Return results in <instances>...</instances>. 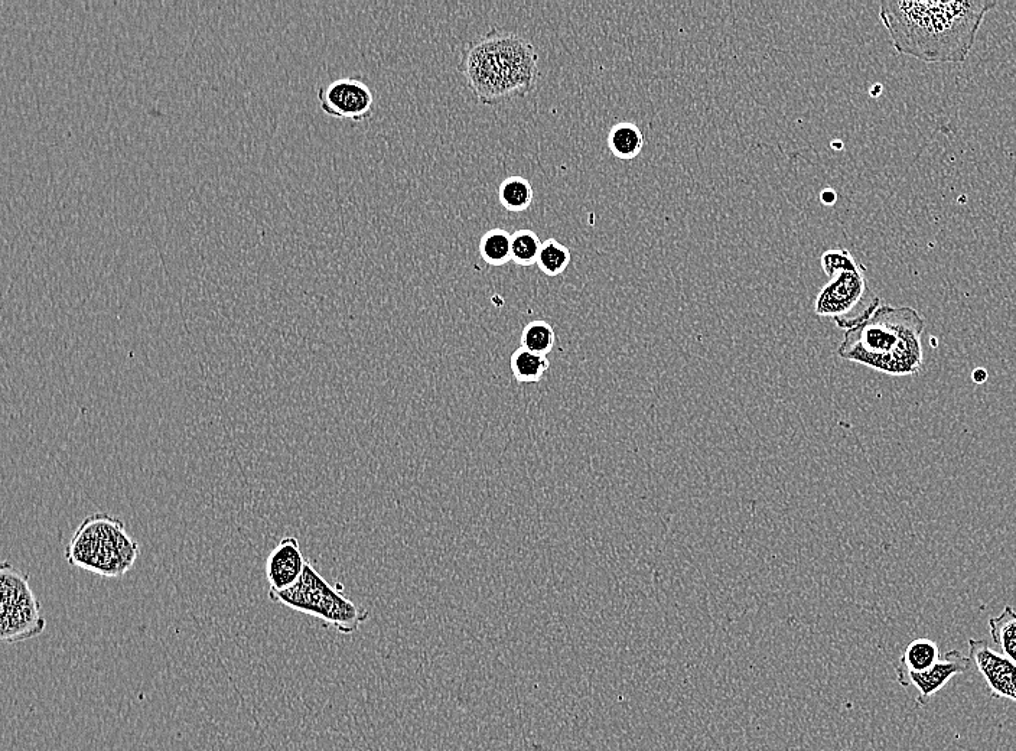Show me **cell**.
I'll return each mask as SVG.
<instances>
[{
    "mask_svg": "<svg viewBox=\"0 0 1016 751\" xmlns=\"http://www.w3.org/2000/svg\"><path fill=\"white\" fill-rule=\"evenodd\" d=\"M996 8L991 0L882 2L879 19L895 50L924 63L960 64L976 41L983 19Z\"/></svg>",
    "mask_w": 1016,
    "mask_h": 751,
    "instance_id": "obj_1",
    "label": "cell"
},
{
    "mask_svg": "<svg viewBox=\"0 0 1016 751\" xmlns=\"http://www.w3.org/2000/svg\"><path fill=\"white\" fill-rule=\"evenodd\" d=\"M458 71L478 103L490 106L529 96L540 77L532 42L498 28L462 45Z\"/></svg>",
    "mask_w": 1016,
    "mask_h": 751,
    "instance_id": "obj_2",
    "label": "cell"
},
{
    "mask_svg": "<svg viewBox=\"0 0 1016 751\" xmlns=\"http://www.w3.org/2000/svg\"><path fill=\"white\" fill-rule=\"evenodd\" d=\"M924 318L910 307H879L865 323L846 331L840 359L889 376H913L924 367Z\"/></svg>",
    "mask_w": 1016,
    "mask_h": 751,
    "instance_id": "obj_3",
    "label": "cell"
},
{
    "mask_svg": "<svg viewBox=\"0 0 1016 751\" xmlns=\"http://www.w3.org/2000/svg\"><path fill=\"white\" fill-rule=\"evenodd\" d=\"M139 554V545L127 535L125 523L106 513L84 519L65 548L68 564L106 578L123 577Z\"/></svg>",
    "mask_w": 1016,
    "mask_h": 751,
    "instance_id": "obj_4",
    "label": "cell"
},
{
    "mask_svg": "<svg viewBox=\"0 0 1016 751\" xmlns=\"http://www.w3.org/2000/svg\"><path fill=\"white\" fill-rule=\"evenodd\" d=\"M269 598L288 609L317 617L344 636L353 635L370 619L366 607L332 587L309 562L298 583L285 591H269Z\"/></svg>",
    "mask_w": 1016,
    "mask_h": 751,
    "instance_id": "obj_5",
    "label": "cell"
},
{
    "mask_svg": "<svg viewBox=\"0 0 1016 751\" xmlns=\"http://www.w3.org/2000/svg\"><path fill=\"white\" fill-rule=\"evenodd\" d=\"M879 308V298L869 288L864 265L836 273L817 294L814 312L830 318L843 330L865 323Z\"/></svg>",
    "mask_w": 1016,
    "mask_h": 751,
    "instance_id": "obj_6",
    "label": "cell"
},
{
    "mask_svg": "<svg viewBox=\"0 0 1016 751\" xmlns=\"http://www.w3.org/2000/svg\"><path fill=\"white\" fill-rule=\"evenodd\" d=\"M0 637L6 643H19L41 635L47 626L41 616L37 596L29 585V575L9 562L0 567Z\"/></svg>",
    "mask_w": 1016,
    "mask_h": 751,
    "instance_id": "obj_7",
    "label": "cell"
},
{
    "mask_svg": "<svg viewBox=\"0 0 1016 751\" xmlns=\"http://www.w3.org/2000/svg\"><path fill=\"white\" fill-rule=\"evenodd\" d=\"M322 112L335 119L366 122L374 112V91L361 77L340 78L318 89Z\"/></svg>",
    "mask_w": 1016,
    "mask_h": 751,
    "instance_id": "obj_8",
    "label": "cell"
},
{
    "mask_svg": "<svg viewBox=\"0 0 1016 751\" xmlns=\"http://www.w3.org/2000/svg\"><path fill=\"white\" fill-rule=\"evenodd\" d=\"M969 658L985 679L995 700L1016 704V663L996 652L986 640L970 639Z\"/></svg>",
    "mask_w": 1016,
    "mask_h": 751,
    "instance_id": "obj_9",
    "label": "cell"
},
{
    "mask_svg": "<svg viewBox=\"0 0 1016 751\" xmlns=\"http://www.w3.org/2000/svg\"><path fill=\"white\" fill-rule=\"evenodd\" d=\"M972 666L969 656L963 655L960 650H949L941 656L939 662L926 672L914 674V672L897 671V681L901 687H915L918 691V707H927L928 701L939 694L941 689L946 687L957 675H963Z\"/></svg>",
    "mask_w": 1016,
    "mask_h": 751,
    "instance_id": "obj_10",
    "label": "cell"
},
{
    "mask_svg": "<svg viewBox=\"0 0 1016 751\" xmlns=\"http://www.w3.org/2000/svg\"><path fill=\"white\" fill-rule=\"evenodd\" d=\"M308 561L304 558L295 536H286L275 546L266 559V578L269 591H285L298 583Z\"/></svg>",
    "mask_w": 1016,
    "mask_h": 751,
    "instance_id": "obj_11",
    "label": "cell"
},
{
    "mask_svg": "<svg viewBox=\"0 0 1016 751\" xmlns=\"http://www.w3.org/2000/svg\"><path fill=\"white\" fill-rule=\"evenodd\" d=\"M608 146L615 158L621 159V161H631L643 151V132L634 123H617L612 126L610 135H608Z\"/></svg>",
    "mask_w": 1016,
    "mask_h": 751,
    "instance_id": "obj_12",
    "label": "cell"
},
{
    "mask_svg": "<svg viewBox=\"0 0 1016 751\" xmlns=\"http://www.w3.org/2000/svg\"><path fill=\"white\" fill-rule=\"evenodd\" d=\"M941 659L939 645L930 639L913 640L902 653L897 671L926 672Z\"/></svg>",
    "mask_w": 1016,
    "mask_h": 751,
    "instance_id": "obj_13",
    "label": "cell"
},
{
    "mask_svg": "<svg viewBox=\"0 0 1016 751\" xmlns=\"http://www.w3.org/2000/svg\"><path fill=\"white\" fill-rule=\"evenodd\" d=\"M550 362L546 356L533 353V351L519 347L510 359V369L514 379L520 385H534L539 383L549 370Z\"/></svg>",
    "mask_w": 1016,
    "mask_h": 751,
    "instance_id": "obj_14",
    "label": "cell"
},
{
    "mask_svg": "<svg viewBox=\"0 0 1016 751\" xmlns=\"http://www.w3.org/2000/svg\"><path fill=\"white\" fill-rule=\"evenodd\" d=\"M989 635L1002 655L1016 663V611L1011 606L989 619Z\"/></svg>",
    "mask_w": 1016,
    "mask_h": 751,
    "instance_id": "obj_15",
    "label": "cell"
},
{
    "mask_svg": "<svg viewBox=\"0 0 1016 751\" xmlns=\"http://www.w3.org/2000/svg\"><path fill=\"white\" fill-rule=\"evenodd\" d=\"M498 198L501 206L510 213H521L529 210L534 200L532 184L526 178L514 175L501 182L498 188Z\"/></svg>",
    "mask_w": 1016,
    "mask_h": 751,
    "instance_id": "obj_16",
    "label": "cell"
},
{
    "mask_svg": "<svg viewBox=\"0 0 1016 751\" xmlns=\"http://www.w3.org/2000/svg\"><path fill=\"white\" fill-rule=\"evenodd\" d=\"M480 255L488 266H504L511 262V234L504 229H491L481 237Z\"/></svg>",
    "mask_w": 1016,
    "mask_h": 751,
    "instance_id": "obj_17",
    "label": "cell"
},
{
    "mask_svg": "<svg viewBox=\"0 0 1016 751\" xmlns=\"http://www.w3.org/2000/svg\"><path fill=\"white\" fill-rule=\"evenodd\" d=\"M542 243L533 230H517L511 234V262L521 268L536 265Z\"/></svg>",
    "mask_w": 1016,
    "mask_h": 751,
    "instance_id": "obj_18",
    "label": "cell"
},
{
    "mask_svg": "<svg viewBox=\"0 0 1016 751\" xmlns=\"http://www.w3.org/2000/svg\"><path fill=\"white\" fill-rule=\"evenodd\" d=\"M571 260L568 247L563 246L558 240L547 239L542 243L536 265L549 278H556L568 269Z\"/></svg>",
    "mask_w": 1016,
    "mask_h": 751,
    "instance_id": "obj_19",
    "label": "cell"
},
{
    "mask_svg": "<svg viewBox=\"0 0 1016 751\" xmlns=\"http://www.w3.org/2000/svg\"><path fill=\"white\" fill-rule=\"evenodd\" d=\"M556 344V333L552 325L546 321H532L524 327L520 337V347L533 351V353L546 356L553 350Z\"/></svg>",
    "mask_w": 1016,
    "mask_h": 751,
    "instance_id": "obj_20",
    "label": "cell"
},
{
    "mask_svg": "<svg viewBox=\"0 0 1016 751\" xmlns=\"http://www.w3.org/2000/svg\"><path fill=\"white\" fill-rule=\"evenodd\" d=\"M820 265H822L823 272H825L827 278L830 279L836 273L859 268L861 263L853 258L849 250L830 249L823 252L822 258H820Z\"/></svg>",
    "mask_w": 1016,
    "mask_h": 751,
    "instance_id": "obj_21",
    "label": "cell"
},
{
    "mask_svg": "<svg viewBox=\"0 0 1016 751\" xmlns=\"http://www.w3.org/2000/svg\"><path fill=\"white\" fill-rule=\"evenodd\" d=\"M820 201H822L825 206H833V204H836V201H838V194H836V191L832 190V188H826V190H823L822 194H820Z\"/></svg>",
    "mask_w": 1016,
    "mask_h": 751,
    "instance_id": "obj_22",
    "label": "cell"
},
{
    "mask_svg": "<svg viewBox=\"0 0 1016 751\" xmlns=\"http://www.w3.org/2000/svg\"><path fill=\"white\" fill-rule=\"evenodd\" d=\"M988 377V370L983 369V367H978V369L973 370L972 379L973 382L978 383V385H983V383L988 382Z\"/></svg>",
    "mask_w": 1016,
    "mask_h": 751,
    "instance_id": "obj_23",
    "label": "cell"
},
{
    "mask_svg": "<svg viewBox=\"0 0 1016 751\" xmlns=\"http://www.w3.org/2000/svg\"><path fill=\"white\" fill-rule=\"evenodd\" d=\"M846 751H851V750H846Z\"/></svg>",
    "mask_w": 1016,
    "mask_h": 751,
    "instance_id": "obj_24",
    "label": "cell"
}]
</instances>
